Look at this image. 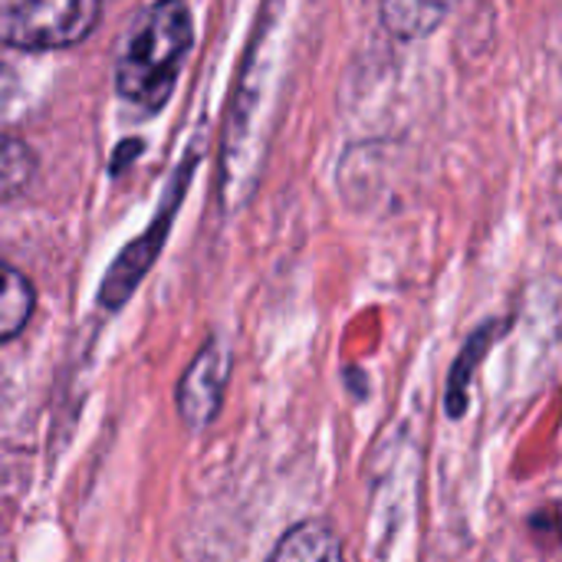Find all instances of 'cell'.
Wrapping results in <instances>:
<instances>
[{"instance_id": "6da1fadb", "label": "cell", "mask_w": 562, "mask_h": 562, "mask_svg": "<svg viewBox=\"0 0 562 562\" xmlns=\"http://www.w3.org/2000/svg\"><path fill=\"white\" fill-rule=\"evenodd\" d=\"M194 43V16L184 3H151L135 13L115 49V89L122 99L158 109L171 95Z\"/></svg>"}, {"instance_id": "7a4b0ae2", "label": "cell", "mask_w": 562, "mask_h": 562, "mask_svg": "<svg viewBox=\"0 0 562 562\" xmlns=\"http://www.w3.org/2000/svg\"><path fill=\"white\" fill-rule=\"evenodd\" d=\"M102 16L95 0H10L0 3V43L16 49H59L86 40Z\"/></svg>"}, {"instance_id": "3957f363", "label": "cell", "mask_w": 562, "mask_h": 562, "mask_svg": "<svg viewBox=\"0 0 562 562\" xmlns=\"http://www.w3.org/2000/svg\"><path fill=\"white\" fill-rule=\"evenodd\" d=\"M231 346L224 339H211L188 366V372L178 382V412L191 431H201L214 422L221 412L227 382H231Z\"/></svg>"}, {"instance_id": "52a82bcc", "label": "cell", "mask_w": 562, "mask_h": 562, "mask_svg": "<svg viewBox=\"0 0 562 562\" xmlns=\"http://www.w3.org/2000/svg\"><path fill=\"white\" fill-rule=\"evenodd\" d=\"M33 168H36V158L26 148V142L0 132V201L20 194L26 181L33 178Z\"/></svg>"}, {"instance_id": "277c9868", "label": "cell", "mask_w": 562, "mask_h": 562, "mask_svg": "<svg viewBox=\"0 0 562 562\" xmlns=\"http://www.w3.org/2000/svg\"><path fill=\"white\" fill-rule=\"evenodd\" d=\"M267 562H342V543L329 524L306 520L283 533Z\"/></svg>"}, {"instance_id": "8992f818", "label": "cell", "mask_w": 562, "mask_h": 562, "mask_svg": "<svg viewBox=\"0 0 562 562\" xmlns=\"http://www.w3.org/2000/svg\"><path fill=\"white\" fill-rule=\"evenodd\" d=\"M448 13L445 3H382V20L395 36L415 40L431 33L441 16Z\"/></svg>"}, {"instance_id": "ba28073f", "label": "cell", "mask_w": 562, "mask_h": 562, "mask_svg": "<svg viewBox=\"0 0 562 562\" xmlns=\"http://www.w3.org/2000/svg\"><path fill=\"white\" fill-rule=\"evenodd\" d=\"M20 99V86H16V76L0 63V119H10L13 105Z\"/></svg>"}, {"instance_id": "5b68a950", "label": "cell", "mask_w": 562, "mask_h": 562, "mask_svg": "<svg viewBox=\"0 0 562 562\" xmlns=\"http://www.w3.org/2000/svg\"><path fill=\"white\" fill-rule=\"evenodd\" d=\"M33 313V286L30 280L0 260V342H10L23 333Z\"/></svg>"}]
</instances>
